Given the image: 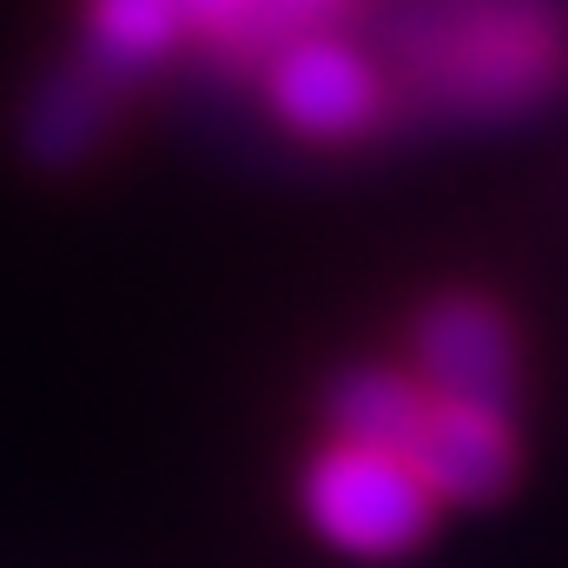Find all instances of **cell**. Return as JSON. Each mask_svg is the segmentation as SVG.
I'll return each mask as SVG.
<instances>
[{
  "label": "cell",
  "mask_w": 568,
  "mask_h": 568,
  "mask_svg": "<svg viewBox=\"0 0 568 568\" xmlns=\"http://www.w3.org/2000/svg\"><path fill=\"white\" fill-rule=\"evenodd\" d=\"M417 40V87L449 113H516L568 73L556 0H443Z\"/></svg>",
  "instance_id": "obj_1"
},
{
  "label": "cell",
  "mask_w": 568,
  "mask_h": 568,
  "mask_svg": "<svg viewBox=\"0 0 568 568\" xmlns=\"http://www.w3.org/2000/svg\"><path fill=\"white\" fill-rule=\"evenodd\" d=\"M297 503L311 536L351 562H404L436 536V516H443V503L397 449L351 443V436H324L311 449L297 476Z\"/></svg>",
  "instance_id": "obj_2"
},
{
  "label": "cell",
  "mask_w": 568,
  "mask_h": 568,
  "mask_svg": "<svg viewBox=\"0 0 568 568\" xmlns=\"http://www.w3.org/2000/svg\"><path fill=\"white\" fill-rule=\"evenodd\" d=\"M258 80H265L272 120L311 145H357L390 120L384 67L364 47H351L344 33H331V27L272 47L258 60Z\"/></svg>",
  "instance_id": "obj_3"
},
{
  "label": "cell",
  "mask_w": 568,
  "mask_h": 568,
  "mask_svg": "<svg viewBox=\"0 0 568 568\" xmlns=\"http://www.w3.org/2000/svg\"><path fill=\"white\" fill-rule=\"evenodd\" d=\"M404 371L429 397L516 410L523 344H516V324H509L503 304H489V297H436L410 324V364Z\"/></svg>",
  "instance_id": "obj_4"
},
{
  "label": "cell",
  "mask_w": 568,
  "mask_h": 568,
  "mask_svg": "<svg viewBox=\"0 0 568 568\" xmlns=\"http://www.w3.org/2000/svg\"><path fill=\"white\" fill-rule=\"evenodd\" d=\"M404 463L424 476V489L443 509H476L496 503L516 483L523 463V436H516V410H489V404H456V397H429Z\"/></svg>",
  "instance_id": "obj_5"
},
{
  "label": "cell",
  "mask_w": 568,
  "mask_h": 568,
  "mask_svg": "<svg viewBox=\"0 0 568 568\" xmlns=\"http://www.w3.org/2000/svg\"><path fill=\"white\" fill-rule=\"evenodd\" d=\"M185 47H192V33H185L172 0H87V47H80V60L93 73H106L120 93L133 80H145V73H159Z\"/></svg>",
  "instance_id": "obj_6"
},
{
  "label": "cell",
  "mask_w": 568,
  "mask_h": 568,
  "mask_svg": "<svg viewBox=\"0 0 568 568\" xmlns=\"http://www.w3.org/2000/svg\"><path fill=\"white\" fill-rule=\"evenodd\" d=\"M429 390L404 371V364H351L331 390H324V424L331 436H351V443H377V449H397L410 443V429L424 417Z\"/></svg>",
  "instance_id": "obj_7"
},
{
  "label": "cell",
  "mask_w": 568,
  "mask_h": 568,
  "mask_svg": "<svg viewBox=\"0 0 568 568\" xmlns=\"http://www.w3.org/2000/svg\"><path fill=\"white\" fill-rule=\"evenodd\" d=\"M120 100H126V93H120L106 73H93L87 60H67V67L40 87V100H33V113H27V145H33L40 159H80L87 145L113 126V106H120Z\"/></svg>",
  "instance_id": "obj_8"
}]
</instances>
